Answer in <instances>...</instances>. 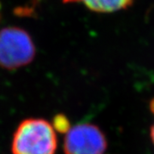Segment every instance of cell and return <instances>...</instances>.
<instances>
[{
  "label": "cell",
  "mask_w": 154,
  "mask_h": 154,
  "mask_svg": "<svg viewBox=\"0 0 154 154\" xmlns=\"http://www.w3.org/2000/svg\"><path fill=\"white\" fill-rule=\"evenodd\" d=\"M57 138L53 126L43 118H28L14 133L12 154H55Z\"/></svg>",
  "instance_id": "cell-1"
},
{
  "label": "cell",
  "mask_w": 154,
  "mask_h": 154,
  "mask_svg": "<svg viewBox=\"0 0 154 154\" xmlns=\"http://www.w3.org/2000/svg\"><path fill=\"white\" fill-rule=\"evenodd\" d=\"M35 45L29 33L17 27L0 30V67L12 70L26 66L33 60Z\"/></svg>",
  "instance_id": "cell-2"
},
{
  "label": "cell",
  "mask_w": 154,
  "mask_h": 154,
  "mask_svg": "<svg viewBox=\"0 0 154 154\" xmlns=\"http://www.w3.org/2000/svg\"><path fill=\"white\" fill-rule=\"evenodd\" d=\"M107 139L97 125L81 123L70 128L63 141L65 154H104Z\"/></svg>",
  "instance_id": "cell-3"
},
{
  "label": "cell",
  "mask_w": 154,
  "mask_h": 154,
  "mask_svg": "<svg viewBox=\"0 0 154 154\" xmlns=\"http://www.w3.org/2000/svg\"><path fill=\"white\" fill-rule=\"evenodd\" d=\"M134 0H63V4H82L88 10L97 13H112L126 10Z\"/></svg>",
  "instance_id": "cell-4"
},
{
  "label": "cell",
  "mask_w": 154,
  "mask_h": 154,
  "mask_svg": "<svg viewBox=\"0 0 154 154\" xmlns=\"http://www.w3.org/2000/svg\"><path fill=\"white\" fill-rule=\"evenodd\" d=\"M54 128H57L58 131L63 133H67L69 128V122L68 121L66 117H64L63 115L57 116L55 117L54 122Z\"/></svg>",
  "instance_id": "cell-5"
},
{
  "label": "cell",
  "mask_w": 154,
  "mask_h": 154,
  "mask_svg": "<svg viewBox=\"0 0 154 154\" xmlns=\"http://www.w3.org/2000/svg\"><path fill=\"white\" fill-rule=\"evenodd\" d=\"M150 135H151V139H152V144L154 145V122L153 124L151 127V129H150Z\"/></svg>",
  "instance_id": "cell-6"
}]
</instances>
